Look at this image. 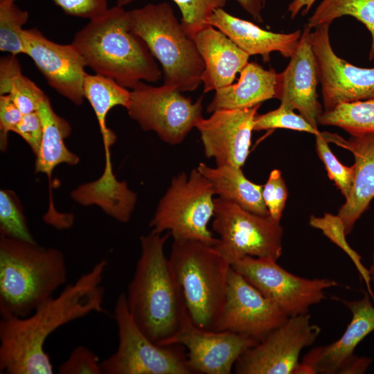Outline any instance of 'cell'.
<instances>
[{
	"label": "cell",
	"mask_w": 374,
	"mask_h": 374,
	"mask_svg": "<svg viewBox=\"0 0 374 374\" xmlns=\"http://www.w3.org/2000/svg\"><path fill=\"white\" fill-rule=\"evenodd\" d=\"M107 261L103 259L26 317L0 320V373L52 374L44 350L48 336L58 328L92 312L105 313L103 285Z\"/></svg>",
	"instance_id": "obj_1"
},
{
	"label": "cell",
	"mask_w": 374,
	"mask_h": 374,
	"mask_svg": "<svg viewBox=\"0 0 374 374\" xmlns=\"http://www.w3.org/2000/svg\"><path fill=\"white\" fill-rule=\"evenodd\" d=\"M170 235L151 231L140 238L141 255L126 295L129 311L154 343L168 346L187 312L181 289L164 253Z\"/></svg>",
	"instance_id": "obj_2"
},
{
	"label": "cell",
	"mask_w": 374,
	"mask_h": 374,
	"mask_svg": "<svg viewBox=\"0 0 374 374\" xmlns=\"http://www.w3.org/2000/svg\"><path fill=\"white\" fill-rule=\"evenodd\" d=\"M96 73L131 89L156 82L162 72L145 41L132 28L129 12L109 8L78 30L71 42Z\"/></svg>",
	"instance_id": "obj_3"
},
{
	"label": "cell",
	"mask_w": 374,
	"mask_h": 374,
	"mask_svg": "<svg viewBox=\"0 0 374 374\" xmlns=\"http://www.w3.org/2000/svg\"><path fill=\"white\" fill-rule=\"evenodd\" d=\"M67 278L64 256L36 242L0 237V314L26 317Z\"/></svg>",
	"instance_id": "obj_4"
},
{
	"label": "cell",
	"mask_w": 374,
	"mask_h": 374,
	"mask_svg": "<svg viewBox=\"0 0 374 374\" xmlns=\"http://www.w3.org/2000/svg\"><path fill=\"white\" fill-rule=\"evenodd\" d=\"M169 263L195 325L214 330L223 310L231 265L214 246L174 240Z\"/></svg>",
	"instance_id": "obj_5"
},
{
	"label": "cell",
	"mask_w": 374,
	"mask_h": 374,
	"mask_svg": "<svg viewBox=\"0 0 374 374\" xmlns=\"http://www.w3.org/2000/svg\"><path fill=\"white\" fill-rule=\"evenodd\" d=\"M128 12L132 30L161 65L163 84L181 92L195 90L202 83L204 63L171 5L148 3Z\"/></svg>",
	"instance_id": "obj_6"
},
{
	"label": "cell",
	"mask_w": 374,
	"mask_h": 374,
	"mask_svg": "<svg viewBox=\"0 0 374 374\" xmlns=\"http://www.w3.org/2000/svg\"><path fill=\"white\" fill-rule=\"evenodd\" d=\"M215 195L210 181L196 168L175 177L160 199L150 223L159 233L168 231L174 240H195L215 246L218 238L208 228L214 215Z\"/></svg>",
	"instance_id": "obj_7"
},
{
	"label": "cell",
	"mask_w": 374,
	"mask_h": 374,
	"mask_svg": "<svg viewBox=\"0 0 374 374\" xmlns=\"http://www.w3.org/2000/svg\"><path fill=\"white\" fill-rule=\"evenodd\" d=\"M118 328L116 350L100 362L103 374H191L184 347L179 344L159 346L139 328L121 294L114 306Z\"/></svg>",
	"instance_id": "obj_8"
},
{
	"label": "cell",
	"mask_w": 374,
	"mask_h": 374,
	"mask_svg": "<svg viewBox=\"0 0 374 374\" xmlns=\"http://www.w3.org/2000/svg\"><path fill=\"white\" fill-rule=\"evenodd\" d=\"M214 202L212 228L220 236L214 247L231 265L247 256L276 260L280 257L283 230L280 222L220 197Z\"/></svg>",
	"instance_id": "obj_9"
},
{
	"label": "cell",
	"mask_w": 374,
	"mask_h": 374,
	"mask_svg": "<svg viewBox=\"0 0 374 374\" xmlns=\"http://www.w3.org/2000/svg\"><path fill=\"white\" fill-rule=\"evenodd\" d=\"M128 115L145 131L169 144L181 143L202 117V97L195 102L176 87L139 82L131 90Z\"/></svg>",
	"instance_id": "obj_10"
},
{
	"label": "cell",
	"mask_w": 374,
	"mask_h": 374,
	"mask_svg": "<svg viewBox=\"0 0 374 374\" xmlns=\"http://www.w3.org/2000/svg\"><path fill=\"white\" fill-rule=\"evenodd\" d=\"M231 267L288 317L308 313L310 306L323 300L326 290L339 285L328 278L296 276L270 258L247 256Z\"/></svg>",
	"instance_id": "obj_11"
},
{
	"label": "cell",
	"mask_w": 374,
	"mask_h": 374,
	"mask_svg": "<svg viewBox=\"0 0 374 374\" xmlns=\"http://www.w3.org/2000/svg\"><path fill=\"white\" fill-rule=\"evenodd\" d=\"M321 328L308 313L290 317L280 327L247 350L234 367L238 374H294L301 350L312 344Z\"/></svg>",
	"instance_id": "obj_12"
},
{
	"label": "cell",
	"mask_w": 374,
	"mask_h": 374,
	"mask_svg": "<svg viewBox=\"0 0 374 374\" xmlns=\"http://www.w3.org/2000/svg\"><path fill=\"white\" fill-rule=\"evenodd\" d=\"M288 318L231 267L224 305L214 330L230 331L259 342Z\"/></svg>",
	"instance_id": "obj_13"
},
{
	"label": "cell",
	"mask_w": 374,
	"mask_h": 374,
	"mask_svg": "<svg viewBox=\"0 0 374 374\" xmlns=\"http://www.w3.org/2000/svg\"><path fill=\"white\" fill-rule=\"evenodd\" d=\"M330 25L321 24L310 35L325 111L342 103L374 98V68L358 67L337 55L330 42Z\"/></svg>",
	"instance_id": "obj_14"
},
{
	"label": "cell",
	"mask_w": 374,
	"mask_h": 374,
	"mask_svg": "<svg viewBox=\"0 0 374 374\" xmlns=\"http://www.w3.org/2000/svg\"><path fill=\"white\" fill-rule=\"evenodd\" d=\"M352 314L346 330L337 341L310 350L301 363L310 374L364 373L372 359L354 355L358 344L374 331V305L365 294L361 299H341Z\"/></svg>",
	"instance_id": "obj_15"
},
{
	"label": "cell",
	"mask_w": 374,
	"mask_h": 374,
	"mask_svg": "<svg viewBox=\"0 0 374 374\" xmlns=\"http://www.w3.org/2000/svg\"><path fill=\"white\" fill-rule=\"evenodd\" d=\"M258 343L230 331L202 329L186 312L180 330L168 346L179 344L188 350L187 362L193 373L229 374L240 357Z\"/></svg>",
	"instance_id": "obj_16"
},
{
	"label": "cell",
	"mask_w": 374,
	"mask_h": 374,
	"mask_svg": "<svg viewBox=\"0 0 374 374\" xmlns=\"http://www.w3.org/2000/svg\"><path fill=\"white\" fill-rule=\"evenodd\" d=\"M24 54L28 55L58 93L80 105L84 97L83 84L86 62L71 44H60L46 38L37 28L24 29Z\"/></svg>",
	"instance_id": "obj_17"
},
{
	"label": "cell",
	"mask_w": 374,
	"mask_h": 374,
	"mask_svg": "<svg viewBox=\"0 0 374 374\" xmlns=\"http://www.w3.org/2000/svg\"><path fill=\"white\" fill-rule=\"evenodd\" d=\"M260 106L216 110L209 118H202L198 122L196 128L200 133L205 155L214 158L216 166H244Z\"/></svg>",
	"instance_id": "obj_18"
},
{
	"label": "cell",
	"mask_w": 374,
	"mask_h": 374,
	"mask_svg": "<svg viewBox=\"0 0 374 374\" xmlns=\"http://www.w3.org/2000/svg\"><path fill=\"white\" fill-rule=\"evenodd\" d=\"M311 29L305 25L294 54L285 70L278 73L275 98L281 105L298 110L319 130L318 119L323 112L317 91L319 71L310 37Z\"/></svg>",
	"instance_id": "obj_19"
},
{
	"label": "cell",
	"mask_w": 374,
	"mask_h": 374,
	"mask_svg": "<svg viewBox=\"0 0 374 374\" xmlns=\"http://www.w3.org/2000/svg\"><path fill=\"white\" fill-rule=\"evenodd\" d=\"M322 133L329 143L348 150L354 157L353 186L337 214L348 235L374 198V134L345 139L337 134Z\"/></svg>",
	"instance_id": "obj_20"
},
{
	"label": "cell",
	"mask_w": 374,
	"mask_h": 374,
	"mask_svg": "<svg viewBox=\"0 0 374 374\" xmlns=\"http://www.w3.org/2000/svg\"><path fill=\"white\" fill-rule=\"evenodd\" d=\"M204 61V92L233 84L235 75L248 64L249 55L217 28L208 26L193 37Z\"/></svg>",
	"instance_id": "obj_21"
},
{
	"label": "cell",
	"mask_w": 374,
	"mask_h": 374,
	"mask_svg": "<svg viewBox=\"0 0 374 374\" xmlns=\"http://www.w3.org/2000/svg\"><path fill=\"white\" fill-rule=\"evenodd\" d=\"M209 24L224 33L248 55H260L264 62L269 61L270 54L274 51L290 58L297 48L302 34L299 29L290 33L269 31L233 16L223 8L214 11Z\"/></svg>",
	"instance_id": "obj_22"
},
{
	"label": "cell",
	"mask_w": 374,
	"mask_h": 374,
	"mask_svg": "<svg viewBox=\"0 0 374 374\" xmlns=\"http://www.w3.org/2000/svg\"><path fill=\"white\" fill-rule=\"evenodd\" d=\"M277 75L273 69L267 70L256 62H248L240 72L237 83L215 91L207 112L249 108L275 98Z\"/></svg>",
	"instance_id": "obj_23"
},
{
	"label": "cell",
	"mask_w": 374,
	"mask_h": 374,
	"mask_svg": "<svg viewBox=\"0 0 374 374\" xmlns=\"http://www.w3.org/2000/svg\"><path fill=\"white\" fill-rule=\"evenodd\" d=\"M242 168L216 166L211 168L200 163L197 169L211 184L215 195L258 215L267 216L269 211L262 198L263 186L249 180Z\"/></svg>",
	"instance_id": "obj_24"
},
{
	"label": "cell",
	"mask_w": 374,
	"mask_h": 374,
	"mask_svg": "<svg viewBox=\"0 0 374 374\" xmlns=\"http://www.w3.org/2000/svg\"><path fill=\"white\" fill-rule=\"evenodd\" d=\"M37 112L43 125L40 147L35 155V172L51 177L54 168L60 163L76 165L79 157L66 146L64 139L71 132L69 123L59 116L46 97L39 105Z\"/></svg>",
	"instance_id": "obj_25"
},
{
	"label": "cell",
	"mask_w": 374,
	"mask_h": 374,
	"mask_svg": "<svg viewBox=\"0 0 374 374\" xmlns=\"http://www.w3.org/2000/svg\"><path fill=\"white\" fill-rule=\"evenodd\" d=\"M83 93L93 108L99 124L105 150V167H111L109 147L114 143L116 135L107 126L106 117L110 109L115 106L128 107L131 91L111 78L87 73L84 80Z\"/></svg>",
	"instance_id": "obj_26"
},
{
	"label": "cell",
	"mask_w": 374,
	"mask_h": 374,
	"mask_svg": "<svg viewBox=\"0 0 374 374\" xmlns=\"http://www.w3.org/2000/svg\"><path fill=\"white\" fill-rule=\"evenodd\" d=\"M78 189L84 192H92L83 194L73 193L74 199L82 204L96 203L102 208L108 197L103 210L109 203L105 211L109 215L121 222L130 220L136 202V195L127 188L125 182H108L98 179L80 186Z\"/></svg>",
	"instance_id": "obj_27"
},
{
	"label": "cell",
	"mask_w": 374,
	"mask_h": 374,
	"mask_svg": "<svg viewBox=\"0 0 374 374\" xmlns=\"http://www.w3.org/2000/svg\"><path fill=\"white\" fill-rule=\"evenodd\" d=\"M349 15L361 21L371 35L369 60L374 59V0H323L308 19V25L315 28L331 24L342 16Z\"/></svg>",
	"instance_id": "obj_28"
},
{
	"label": "cell",
	"mask_w": 374,
	"mask_h": 374,
	"mask_svg": "<svg viewBox=\"0 0 374 374\" xmlns=\"http://www.w3.org/2000/svg\"><path fill=\"white\" fill-rule=\"evenodd\" d=\"M318 123L340 127L350 136L374 134V98L342 103L324 111Z\"/></svg>",
	"instance_id": "obj_29"
},
{
	"label": "cell",
	"mask_w": 374,
	"mask_h": 374,
	"mask_svg": "<svg viewBox=\"0 0 374 374\" xmlns=\"http://www.w3.org/2000/svg\"><path fill=\"white\" fill-rule=\"evenodd\" d=\"M29 14L14 0H0V51L17 55L24 54L23 26Z\"/></svg>",
	"instance_id": "obj_30"
},
{
	"label": "cell",
	"mask_w": 374,
	"mask_h": 374,
	"mask_svg": "<svg viewBox=\"0 0 374 374\" xmlns=\"http://www.w3.org/2000/svg\"><path fill=\"white\" fill-rule=\"evenodd\" d=\"M134 0H116V6L123 7ZM178 6L181 18L180 23L193 38L199 30L210 26L209 20L214 11L223 8L229 0H172Z\"/></svg>",
	"instance_id": "obj_31"
},
{
	"label": "cell",
	"mask_w": 374,
	"mask_h": 374,
	"mask_svg": "<svg viewBox=\"0 0 374 374\" xmlns=\"http://www.w3.org/2000/svg\"><path fill=\"white\" fill-rule=\"evenodd\" d=\"M309 224L312 227L321 230L330 241L341 248L349 256L371 292V280L369 270L362 264L361 256L348 243L344 224L338 215L325 213L323 217L312 215Z\"/></svg>",
	"instance_id": "obj_32"
},
{
	"label": "cell",
	"mask_w": 374,
	"mask_h": 374,
	"mask_svg": "<svg viewBox=\"0 0 374 374\" xmlns=\"http://www.w3.org/2000/svg\"><path fill=\"white\" fill-rule=\"evenodd\" d=\"M0 233L1 235L35 242L17 197L6 190L0 191Z\"/></svg>",
	"instance_id": "obj_33"
},
{
	"label": "cell",
	"mask_w": 374,
	"mask_h": 374,
	"mask_svg": "<svg viewBox=\"0 0 374 374\" xmlns=\"http://www.w3.org/2000/svg\"><path fill=\"white\" fill-rule=\"evenodd\" d=\"M328 143L322 132L315 135L317 154L324 164L328 177L334 181L346 199L353 186V166H346L341 163L330 150Z\"/></svg>",
	"instance_id": "obj_34"
},
{
	"label": "cell",
	"mask_w": 374,
	"mask_h": 374,
	"mask_svg": "<svg viewBox=\"0 0 374 374\" xmlns=\"http://www.w3.org/2000/svg\"><path fill=\"white\" fill-rule=\"evenodd\" d=\"M283 128L312 134L314 136L320 131L314 128L301 114L283 105L261 115H256L253 131Z\"/></svg>",
	"instance_id": "obj_35"
},
{
	"label": "cell",
	"mask_w": 374,
	"mask_h": 374,
	"mask_svg": "<svg viewBox=\"0 0 374 374\" xmlns=\"http://www.w3.org/2000/svg\"><path fill=\"white\" fill-rule=\"evenodd\" d=\"M8 94L24 115L36 112L40 103L47 97L42 90L22 73L12 80Z\"/></svg>",
	"instance_id": "obj_36"
},
{
	"label": "cell",
	"mask_w": 374,
	"mask_h": 374,
	"mask_svg": "<svg viewBox=\"0 0 374 374\" xmlns=\"http://www.w3.org/2000/svg\"><path fill=\"white\" fill-rule=\"evenodd\" d=\"M288 193L286 184L278 169L271 171L262 188V198L269 211V215L280 222Z\"/></svg>",
	"instance_id": "obj_37"
},
{
	"label": "cell",
	"mask_w": 374,
	"mask_h": 374,
	"mask_svg": "<svg viewBox=\"0 0 374 374\" xmlns=\"http://www.w3.org/2000/svg\"><path fill=\"white\" fill-rule=\"evenodd\" d=\"M60 374H101L98 357L84 346L75 347L69 357L58 367Z\"/></svg>",
	"instance_id": "obj_38"
},
{
	"label": "cell",
	"mask_w": 374,
	"mask_h": 374,
	"mask_svg": "<svg viewBox=\"0 0 374 374\" xmlns=\"http://www.w3.org/2000/svg\"><path fill=\"white\" fill-rule=\"evenodd\" d=\"M53 1L66 14L89 20L102 15L109 8L107 0H53Z\"/></svg>",
	"instance_id": "obj_39"
},
{
	"label": "cell",
	"mask_w": 374,
	"mask_h": 374,
	"mask_svg": "<svg viewBox=\"0 0 374 374\" xmlns=\"http://www.w3.org/2000/svg\"><path fill=\"white\" fill-rule=\"evenodd\" d=\"M13 132L28 144L35 155L37 154L43 134L42 122L37 111L23 115Z\"/></svg>",
	"instance_id": "obj_40"
},
{
	"label": "cell",
	"mask_w": 374,
	"mask_h": 374,
	"mask_svg": "<svg viewBox=\"0 0 374 374\" xmlns=\"http://www.w3.org/2000/svg\"><path fill=\"white\" fill-rule=\"evenodd\" d=\"M23 115L8 94L0 95V144L2 150L8 146V133L14 132Z\"/></svg>",
	"instance_id": "obj_41"
},
{
	"label": "cell",
	"mask_w": 374,
	"mask_h": 374,
	"mask_svg": "<svg viewBox=\"0 0 374 374\" xmlns=\"http://www.w3.org/2000/svg\"><path fill=\"white\" fill-rule=\"evenodd\" d=\"M21 73L16 55L9 53L0 59V95L8 94L12 80Z\"/></svg>",
	"instance_id": "obj_42"
},
{
	"label": "cell",
	"mask_w": 374,
	"mask_h": 374,
	"mask_svg": "<svg viewBox=\"0 0 374 374\" xmlns=\"http://www.w3.org/2000/svg\"><path fill=\"white\" fill-rule=\"evenodd\" d=\"M248 12L254 20L262 22V12L265 7L266 0H235Z\"/></svg>",
	"instance_id": "obj_43"
},
{
	"label": "cell",
	"mask_w": 374,
	"mask_h": 374,
	"mask_svg": "<svg viewBox=\"0 0 374 374\" xmlns=\"http://www.w3.org/2000/svg\"><path fill=\"white\" fill-rule=\"evenodd\" d=\"M317 0H293L287 8L292 19L294 18L300 11L302 15H306L312 6Z\"/></svg>",
	"instance_id": "obj_44"
},
{
	"label": "cell",
	"mask_w": 374,
	"mask_h": 374,
	"mask_svg": "<svg viewBox=\"0 0 374 374\" xmlns=\"http://www.w3.org/2000/svg\"><path fill=\"white\" fill-rule=\"evenodd\" d=\"M368 270H369L371 280V282H373L374 283V264H373L371 266V267H370V269Z\"/></svg>",
	"instance_id": "obj_45"
},
{
	"label": "cell",
	"mask_w": 374,
	"mask_h": 374,
	"mask_svg": "<svg viewBox=\"0 0 374 374\" xmlns=\"http://www.w3.org/2000/svg\"><path fill=\"white\" fill-rule=\"evenodd\" d=\"M372 260H373V264H374V249L372 254Z\"/></svg>",
	"instance_id": "obj_46"
}]
</instances>
